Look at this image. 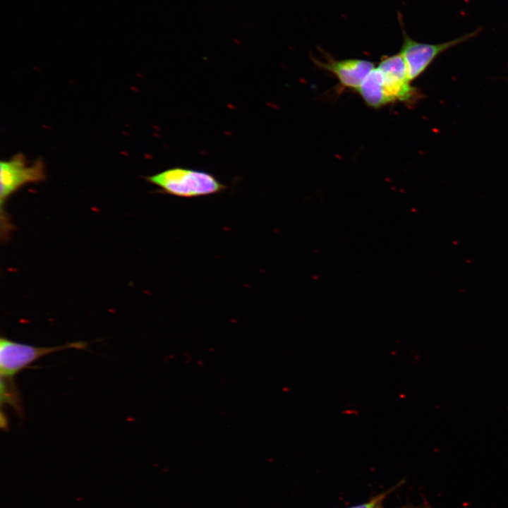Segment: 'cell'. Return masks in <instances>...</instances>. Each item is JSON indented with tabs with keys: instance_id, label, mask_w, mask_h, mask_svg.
I'll list each match as a JSON object with an SVG mask.
<instances>
[{
	"instance_id": "6da1fadb",
	"label": "cell",
	"mask_w": 508,
	"mask_h": 508,
	"mask_svg": "<svg viewBox=\"0 0 508 508\" xmlns=\"http://www.w3.org/2000/svg\"><path fill=\"white\" fill-rule=\"evenodd\" d=\"M145 179L159 188V193L183 198L211 195L227 188L207 171L180 167L167 169Z\"/></svg>"
},
{
	"instance_id": "7a4b0ae2",
	"label": "cell",
	"mask_w": 508,
	"mask_h": 508,
	"mask_svg": "<svg viewBox=\"0 0 508 508\" xmlns=\"http://www.w3.org/2000/svg\"><path fill=\"white\" fill-rule=\"evenodd\" d=\"M87 346L88 343L82 341L68 342L58 346H35L1 337V377L13 379L14 376L22 370L43 356L66 349H87Z\"/></svg>"
},
{
	"instance_id": "3957f363",
	"label": "cell",
	"mask_w": 508,
	"mask_h": 508,
	"mask_svg": "<svg viewBox=\"0 0 508 508\" xmlns=\"http://www.w3.org/2000/svg\"><path fill=\"white\" fill-rule=\"evenodd\" d=\"M398 19L403 37L399 52L406 62L409 78L411 81L414 80L423 73L440 54L474 37L480 30L478 28L458 38L442 43H422L414 40L409 36L404 29L403 18L400 13H398Z\"/></svg>"
},
{
	"instance_id": "277c9868",
	"label": "cell",
	"mask_w": 508,
	"mask_h": 508,
	"mask_svg": "<svg viewBox=\"0 0 508 508\" xmlns=\"http://www.w3.org/2000/svg\"><path fill=\"white\" fill-rule=\"evenodd\" d=\"M377 68L382 74L383 89L389 103L401 102L413 105L423 98V93L411 85L406 64L400 52L383 56Z\"/></svg>"
},
{
	"instance_id": "5b68a950",
	"label": "cell",
	"mask_w": 508,
	"mask_h": 508,
	"mask_svg": "<svg viewBox=\"0 0 508 508\" xmlns=\"http://www.w3.org/2000/svg\"><path fill=\"white\" fill-rule=\"evenodd\" d=\"M46 179L45 164L42 158L28 164L26 157L18 153L0 162L1 207L9 197L28 183H36Z\"/></svg>"
},
{
	"instance_id": "8992f818",
	"label": "cell",
	"mask_w": 508,
	"mask_h": 508,
	"mask_svg": "<svg viewBox=\"0 0 508 508\" xmlns=\"http://www.w3.org/2000/svg\"><path fill=\"white\" fill-rule=\"evenodd\" d=\"M324 60L311 56L313 62L320 69L332 73L344 87L357 90L375 64L362 59H336L324 50H320Z\"/></svg>"
},
{
	"instance_id": "52a82bcc",
	"label": "cell",
	"mask_w": 508,
	"mask_h": 508,
	"mask_svg": "<svg viewBox=\"0 0 508 508\" xmlns=\"http://www.w3.org/2000/svg\"><path fill=\"white\" fill-rule=\"evenodd\" d=\"M382 83L383 78L380 70L377 67L374 68L356 91L368 107L379 109L389 104Z\"/></svg>"
},
{
	"instance_id": "ba28073f",
	"label": "cell",
	"mask_w": 508,
	"mask_h": 508,
	"mask_svg": "<svg viewBox=\"0 0 508 508\" xmlns=\"http://www.w3.org/2000/svg\"><path fill=\"white\" fill-rule=\"evenodd\" d=\"M9 404L18 415L23 412L21 399L13 379L1 377V406Z\"/></svg>"
},
{
	"instance_id": "9c48e42d",
	"label": "cell",
	"mask_w": 508,
	"mask_h": 508,
	"mask_svg": "<svg viewBox=\"0 0 508 508\" xmlns=\"http://www.w3.org/2000/svg\"><path fill=\"white\" fill-rule=\"evenodd\" d=\"M387 493L378 495L370 501L349 508H382V502Z\"/></svg>"
}]
</instances>
